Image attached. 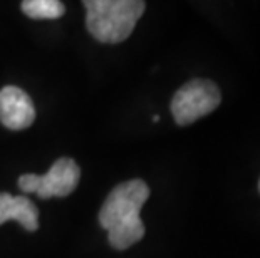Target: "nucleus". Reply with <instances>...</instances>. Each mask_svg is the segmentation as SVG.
I'll use <instances>...</instances> for the list:
<instances>
[{
    "label": "nucleus",
    "instance_id": "nucleus-5",
    "mask_svg": "<svg viewBox=\"0 0 260 258\" xmlns=\"http://www.w3.org/2000/svg\"><path fill=\"white\" fill-rule=\"evenodd\" d=\"M36 107L30 96L17 86H5L0 91V123L7 129L20 131L34 123Z\"/></svg>",
    "mask_w": 260,
    "mask_h": 258
},
{
    "label": "nucleus",
    "instance_id": "nucleus-6",
    "mask_svg": "<svg viewBox=\"0 0 260 258\" xmlns=\"http://www.w3.org/2000/svg\"><path fill=\"white\" fill-rule=\"evenodd\" d=\"M15 219L29 232L39 228V210L27 196H12L0 193V225Z\"/></svg>",
    "mask_w": 260,
    "mask_h": 258
},
{
    "label": "nucleus",
    "instance_id": "nucleus-2",
    "mask_svg": "<svg viewBox=\"0 0 260 258\" xmlns=\"http://www.w3.org/2000/svg\"><path fill=\"white\" fill-rule=\"evenodd\" d=\"M86 25L99 42L126 41L146 9L141 0H86Z\"/></svg>",
    "mask_w": 260,
    "mask_h": 258
},
{
    "label": "nucleus",
    "instance_id": "nucleus-1",
    "mask_svg": "<svg viewBox=\"0 0 260 258\" xmlns=\"http://www.w3.org/2000/svg\"><path fill=\"white\" fill-rule=\"evenodd\" d=\"M148 198L149 188L143 179L124 181L108 195L99 211V223L108 230L113 248L126 250L145 237L140 211Z\"/></svg>",
    "mask_w": 260,
    "mask_h": 258
},
{
    "label": "nucleus",
    "instance_id": "nucleus-7",
    "mask_svg": "<svg viewBox=\"0 0 260 258\" xmlns=\"http://www.w3.org/2000/svg\"><path fill=\"white\" fill-rule=\"evenodd\" d=\"M22 12L27 17L42 20V19H59L66 14V7L59 0H24L20 4Z\"/></svg>",
    "mask_w": 260,
    "mask_h": 258
},
{
    "label": "nucleus",
    "instance_id": "nucleus-4",
    "mask_svg": "<svg viewBox=\"0 0 260 258\" xmlns=\"http://www.w3.org/2000/svg\"><path fill=\"white\" fill-rule=\"evenodd\" d=\"M79 179L81 169L74 159L60 158L42 176L32 173L22 174L19 178V188L24 193H36L42 200L54 198V196L64 198L77 188Z\"/></svg>",
    "mask_w": 260,
    "mask_h": 258
},
{
    "label": "nucleus",
    "instance_id": "nucleus-3",
    "mask_svg": "<svg viewBox=\"0 0 260 258\" xmlns=\"http://www.w3.org/2000/svg\"><path fill=\"white\" fill-rule=\"evenodd\" d=\"M222 94L217 84L208 79H193L181 86L171 101V114L176 124L188 126L213 113L220 106Z\"/></svg>",
    "mask_w": 260,
    "mask_h": 258
},
{
    "label": "nucleus",
    "instance_id": "nucleus-8",
    "mask_svg": "<svg viewBox=\"0 0 260 258\" xmlns=\"http://www.w3.org/2000/svg\"><path fill=\"white\" fill-rule=\"evenodd\" d=\"M258 188H260V185H258Z\"/></svg>",
    "mask_w": 260,
    "mask_h": 258
}]
</instances>
